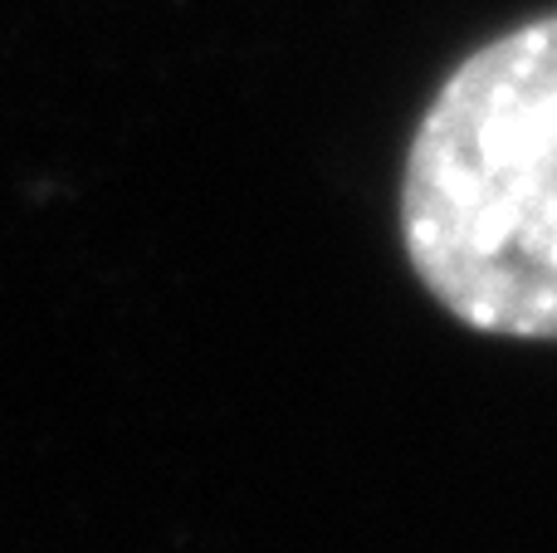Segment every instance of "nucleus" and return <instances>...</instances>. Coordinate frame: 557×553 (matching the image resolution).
Here are the masks:
<instances>
[{
    "instance_id": "nucleus-1",
    "label": "nucleus",
    "mask_w": 557,
    "mask_h": 553,
    "mask_svg": "<svg viewBox=\"0 0 557 553\" xmlns=\"http://www.w3.org/2000/svg\"><path fill=\"white\" fill-rule=\"evenodd\" d=\"M401 245L465 329L557 343V10L435 88L401 167Z\"/></svg>"
}]
</instances>
